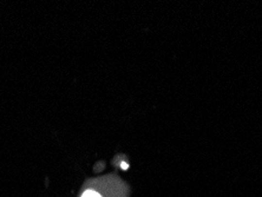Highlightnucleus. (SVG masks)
<instances>
[{
	"label": "nucleus",
	"instance_id": "f257e3e1",
	"mask_svg": "<svg viewBox=\"0 0 262 197\" xmlns=\"http://www.w3.org/2000/svg\"><path fill=\"white\" fill-rule=\"evenodd\" d=\"M82 197H102V196L94 190H86Z\"/></svg>",
	"mask_w": 262,
	"mask_h": 197
},
{
	"label": "nucleus",
	"instance_id": "f03ea898",
	"mask_svg": "<svg viewBox=\"0 0 262 197\" xmlns=\"http://www.w3.org/2000/svg\"><path fill=\"white\" fill-rule=\"evenodd\" d=\"M121 166H122V168H123V169H128V164H127V163H125V162H123V163H121Z\"/></svg>",
	"mask_w": 262,
	"mask_h": 197
}]
</instances>
